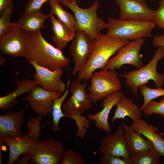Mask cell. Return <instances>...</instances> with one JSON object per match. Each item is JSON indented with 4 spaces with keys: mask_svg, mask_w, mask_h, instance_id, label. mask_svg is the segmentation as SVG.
Masks as SVG:
<instances>
[{
    "mask_svg": "<svg viewBox=\"0 0 164 164\" xmlns=\"http://www.w3.org/2000/svg\"><path fill=\"white\" fill-rule=\"evenodd\" d=\"M130 127L133 131L149 139L161 155L164 157L163 135L160 132V134L156 132L158 130L156 127L149 124L141 118L133 120Z\"/></svg>",
    "mask_w": 164,
    "mask_h": 164,
    "instance_id": "obj_18",
    "label": "cell"
},
{
    "mask_svg": "<svg viewBox=\"0 0 164 164\" xmlns=\"http://www.w3.org/2000/svg\"><path fill=\"white\" fill-rule=\"evenodd\" d=\"M65 151L61 142L51 139L35 142L30 146L26 153L29 164H61Z\"/></svg>",
    "mask_w": 164,
    "mask_h": 164,
    "instance_id": "obj_8",
    "label": "cell"
},
{
    "mask_svg": "<svg viewBox=\"0 0 164 164\" xmlns=\"http://www.w3.org/2000/svg\"><path fill=\"white\" fill-rule=\"evenodd\" d=\"M50 0H28L24 7V12L28 13L40 10L43 5Z\"/></svg>",
    "mask_w": 164,
    "mask_h": 164,
    "instance_id": "obj_35",
    "label": "cell"
},
{
    "mask_svg": "<svg viewBox=\"0 0 164 164\" xmlns=\"http://www.w3.org/2000/svg\"><path fill=\"white\" fill-rule=\"evenodd\" d=\"M6 61V59L4 58L3 56H0V66H1L5 63Z\"/></svg>",
    "mask_w": 164,
    "mask_h": 164,
    "instance_id": "obj_39",
    "label": "cell"
},
{
    "mask_svg": "<svg viewBox=\"0 0 164 164\" xmlns=\"http://www.w3.org/2000/svg\"><path fill=\"white\" fill-rule=\"evenodd\" d=\"M120 9L119 19L152 21L156 10L136 0H114Z\"/></svg>",
    "mask_w": 164,
    "mask_h": 164,
    "instance_id": "obj_15",
    "label": "cell"
},
{
    "mask_svg": "<svg viewBox=\"0 0 164 164\" xmlns=\"http://www.w3.org/2000/svg\"><path fill=\"white\" fill-rule=\"evenodd\" d=\"M50 18L49 15L44 14L40 10L24 12L17 23L27 31L32 33L43 28L45 21Z\"/></svg>",
    "mask_w": 164,
    "mask_h": 164,
    "instance_id": "obj_24",
    "label": "cell"
},
{
    "mask_svg": "<svg viewBox=\"0 0 164 164\" xmlns=\"http://www.w3.org/2000/svg\"><path fill=\"white\" fill-rule=\"evenodd\" d=\"M9 149L8 164H12L21 155L26 153L32 144L38 140L30 137L28 134L19 137L7 136L1 138Z\"/></svg>",
    "mask_w": 164,
    "mask_h": 164,
    "instance_id": "obj_20",
    "label": "cell"
},
{
    "mask_svg": "<svg viewBox=\"0 0 164 164\" xmlns=\"http://www.w3.org/2000/svg\"><path fill=\"white\" fill-rule=\"evenodd\" d=\"M42 119L41 116L32 118L27 122L28 135L30 137L39 140V137L41 135L40 124Z\"/></svg>",
    "mask_w": 164,
    "mask_h": 164,
    "instance_id": "obj_31",
    "label": "cell"
},
{
    "mask_svg": "<svg viewBox=\"0 0 164 164\" xmlns=\"http://www.w3.org/2000/svg\"><path fill=\"white\" fill-rule=\"evenodd\" d=\"M142 111L140 108L134 103L132 98H128L124 94L116 105L111 122L114 123L118 119H124L127 116L130 117L132 121L140 119L142 116Z\"/></svg>",
    "mask_w": 164,
    "mask_h": 164,
    "instance_id": "obj_21",
    "label": "cell"
},
{
    "mask_svg": "<svg viewBox=\"0 0 164 164\" xmlns=\"http://www.w3.org/2000/svg\"><path fill=\"white\" fill-rule=\"evenodd\" d=\"M144 114L147 115L152 114H160L164 117V97L159 102L152 100L146 105L142 111Z\"/></svg>",
    "mask_w": 164,
    "mask_h": 164,
    "instance_id": "obj_29",
    "label": "cell"
},
{
    "mask_svg": "<svg viewBox=\"0 0 164 164\" xmlns=\"http://www.w3.org/2000/svg\"><path fill=\"white\" fill-rule=\"evenodd\" d=\"M90 79L91 84L88 89L94 103L122 87L118 73L114 70H101L93 73Z\"/></svg>",
    "mask_w": 164,
    "mask_h": 164,
    "instance_id": "obj_9",
    "label": "cell"
},
{
    "mask_svg": "<svg viewBox=\"0 0 164 164\" xmlns=\"http://www.w3.org/2000/svg\"><path fill=\"white\" fill-rule=\"evenodd\" d=\"M139 90L144 97L143 103L140 108L142 111L150 101L158 97L164 96V89L162 88H152L145 84L141 86L140 87Z\"/></svg>",
    "mask_w": 164,
    "mask_h": 164,
    "instance_id": "obj_28",
    "label": "cell"
},
{
    "mask_svg": "<svg viewBox=\"0 0 164 164\" xmlns=\"http://www.w3.org/2000/svg\"><path fill=\"white\" fill-rule=\"evenodd\" d=\"M34 67L35 73L33 75L34 81L47 91L62 93L66 90L65 83L61 79L63 68L51 70L41 66L35 62H29Z\"/></svg>",
    "mask_w": 164,
    "mask_h": 164,
    "instance_id": "obj_11",
    "label": "cell"
},
{
    "mask_svg": "<svg viewBox=\"0 0 164 164\" xmlns=\"http://www.w3.org/2000/svg\"><path fill=\"white\" fill-rule=\"evenodd\" d=\"M162 134H163V135H164V133H162Z\"/></svg>",
    "mask_w": 164,
    "mask_h": 164,
    "instance_id": "obj_42",
    "label": "cell"
},
{
    "mask_svg": "<svg viewBox=\"0 0 164 164\" xmlns=\"http://www.w3.org/2000/svg\"><path fill=\"white\" fill-rule=\"evenodd\" d=\"M49 3L51 7L49 13L56 15L58 20L71 31L75 32L76 24L74 16L64 10L58 0H50Z\"/></svg>",
    "mask_w": 164,
    "mask_h": 164,
    "instance_id": "obj_25",
    "label": "cell"
},
{
    "mask_svg": "<svg viewBox=\"0 0 164 164\" xmlns=\"http://www.w3.org/2000/svg\"><path fill=\"white\" fill-rule=\"evenodd\" d=\"M99 150L101 155L109 154L125 158L130 157L121 124L114 133L108 135L102 139Z\"/></svg>",
    "mask_w": 164,
    "mask_h": 164,
    "instance_id": "obj_14",
    "label": "cell"
},
{
    "mask_svg": "<svg viewBox=\"0 0 164 164\" xmlns=\"http://www.w3.org/2000/svg\"></svg>",
    "mask_w": 164,
    "mask_h": 164,
    "instance_id": "obj_43",
    "label": "cell"
},
{
    "mask_svg": "<svg viewBox=\"0 0 164 164\" xmlns=\"http://www.w3.org/2000/svg\"><path fill=\"white\" fill-rule=\"evenodd\" d=\"M13 12L12 8L7 9L2 13L0 17V36L8 28L10 23V18Z\"/></svg>",
    "mask_w": 164,
    "mask_h": 164,
    "instance_id": "obj_34",
    "label": "cell"
},
{
    "mask_svg": "<svg viewBox=\"0 0 164 164\" xmlns=\"http://www.w3.org/2000/svg\"><path fill=\"white\" fill-rule=\"evenodd\" d=\"M164 57V47H158L153 56L145 65L137 70L119 74L120 76L125 79V85L132 91L136 97L138 96L140 87L149 80L154 81L156 88L163 87L164 74L158 73L156 67L158 61Z\"/></svg>",
    "mask_w": 164,
    "mask_h": 164,
    "instance_id": "obj_4",
    "label": "cell"
},
{
    "mask_svg": "<svg viewBox=\"0 0 164 164\" xmlns=\"http://www.w3.org/2000/svg\"><path fill=\"white\" fill-rule=\"evenodd\" d=\"M106 34L109 37L120 39L135 41L143 38H151L156 25L153 21L115 19L108 17Z\"/></svg>",
    "mask_w": 164,
    "mask_h": 164,
    "instance_id": "obj_5",
    "label": "cell"
},
{
    "mask_svg": "<svg viewBox=\"0 0 164 164\" xmlns=\"http://www.w3.org/2000/svg\"><path fill=\"white\" fill-rule=\"evenodd\" d=\"M72 3H77V0H66Z\"/></svg>",
    "mask_w": 164,
    "mask_h": 164,
    "instance_id": "obj_41",
    "label": "cell"
},
{
    "mask_svg": "<svg viewBox=\"0 0 164 164\" xmlns=\"http://www.w3.org/2000/svg\"><path fill=\"white\" fill-rule=\"evenodd\" d=\"M36 85L33 80H17L16 88L8 94L0 97V109L6 110L12 108L16 104L18 96L25 93L30 92Z\"/></svg>",
    "mask_w": 164,
    "mask_h": 164,
    "instance_id": "obj_22",
    "label": "cell"
},
{
    "mask_svg": "<svg viewBox=\"0 0 164 164\" xmlns=\"http://www.w3.org/2000/svg\"><path fill=\"white\" fill-rule=\"evenodd\" d=\"M144 42L143 38L129 41L118 49L116 55L108 60L101 70L119 69L125 64L132 65L137 69L142 67L143 62L140 50Z\"/></svg>",
    "mask_w": 164,
    "mask_h": 164,
    "instance_id": "obj_10",
    "label": "cell"
},
{
    "mask_svg": "<svg viewBox=\"0 0 164 164\" xmlns=\"http://www.w3.org/2000/svg\"><path fill=\"white\" fill-rule=\"evenodd\" d=\"M84 158L75 151L69 149L63 154L61 164H86Z\"/></svg>",
    "mask_w": 164,
    "mask_h": 164,
    "instance_id": "obj_30",
    "label": "cell"
},
{
    "mask_svg": "<svg viewBox=\"0 0 164 164\" xmlns=\"http://www.w3.org/2000/svg\"><path fill=\"white\" fill-rule=\"evenodd\" d=\"M93 41L84 31L78 30L71 44L70 50L74 65L73 75L78 73L86 63L91 53Z\"/></svg>",
    "mask_w": 164,
    "mask_h": 164,
    "instance_id": "obj_12",
    "label": "cell"
},
{
    "mask_svg": "<svg viewBox=\"0 0 164 164\" xmlns=\"http://www.w3.org/2000/svg\"><path fill=\"white\" fill-rule=\"evenodd\" d=\"M13 6L12 0H0V13L5 9L12 8Z\"/></svg>",
    "mask_w": 164,
    "mask_h": 164,
    "instance_id": "obj_37",
    "label": "cell"
},
{
    "mask_svg": "<svg viewBox=\"0 0 164 164\" xmlns=\"http://www.w3.org/2000/svg\"><path fill=\"white\" fill-rule=\"evenodd\" d=\"M70 84V81L69 80L66 90L63 94L62 96L56 98L53 100V109L51 113L53 120L51 122L53 123L51 129L53 131H57L61 129V127L59 125L60 121L62 118L67 117L66 115L63 113L61 107L63 103L68 95Z\"/></svg>",
    "mask_w": 164,
    "mask_h": 164,
    "instance_id": "obj_26",
    "label": "cell"
},
{
    "mask_svg": "<svg viewBox=\"0 0 164 164\" xmlns=\"http://www.w3.org/2000/svg\"><path fill=\"white\" fill-rule=\"evenodd\" d=\"M61 93L50 91L36 85L30 94L25 97L34 111L41 116H45L51 114L53 100L61 96Z\"/></svg>",
    "mask_w": 164,
    "mask_h": 164,
    "instance_id": "obj_13",
    "label": "cell"
},
{
    "mask_svg": "<svg viewBox=\"0 0 164 164\" xmlns=\"http://www.w3.org/2000/svg\"><path fill=\"white\" fill-rule=\"evenodd\" d=\"M24 110L9 111L0 116V137H19L22 134L20 128L24 124Z\"/></svg>",
    "mask_w": 164,
    "mask_h": 164,
    "instance_id": "obj_17",
    "label": "cell"
},
{
    "mask_svg": "<svg viewBox=\"0 0 164 164\" xmlns=\"http://www.w3.org/2000/svg\"><path fill=\"white\" fill-rule=\"evenodd\" d=\"M31 33L17 23L11 22L0 36V50L2 53L14 58H25Z\"/></svg>",
    "mask_w": 164,
    "mask_h": 164,
    "instance_id": "obj_7",
    "label": "cell"
},
{
    "mask_svg": "<svg viewBox=\"0 0 164 164\" xmlns=\"http://www.w3.org/2000/svg\"><path fill=\"white\" fill-rule=\"evenodd\" d=\"M130 41L110 37L100 32L93 41V46L88 59L81 69L77 73V80H87L94 71L101 70L111 57L120 48Z\"/></svg>",
    "mask_w": 164,
    "mask_h": 164,
    "instance_id": "obj_2",
    "label": "cell"
},
{
    "mask_svg": "<svg viewBox=\"0 0 164 164\" xmlns=\"http://www.w3.org/2000/svg\"><path fill=\"white\" fill-rule=\"evenodd\" d=\"M137 0L145 5H147L146 0Z\"/></svg>",
    "mask_w": 164,
    "mask_h": 164,
    "instance_id": "obj_40",
    "label": "cell"
},
{
    "mask_svg": "<svg viewBox=\"0 0 164 164\" xmlns=\"http://www.w3.org/2000/svg\"><path fill=\"white\" fill-rule=\"evenodd\" d=\"M25 58L29 62H35L51 70L67 67L70 62L61 50L55 47L44 39L40 30L31 33Z\"/></svg>",
    "mask_w": 164,
    "mask_h": 164,
    "instance_id": "obj_1",
    "label": "cell"
},
{
    "mask_svg": "<svg viewBox=\"0 0 164 164\" xmlns=\"http://www.w3.org/2000/svg\"><path fill=\"white\" fill-rule=\"evenodd\" d=\"M49 15L54 34L52 38V40L56 47L62 50L66 46L68 42L73 39L76 33L56 19L53 15L50 13Z\"/></svg>",
    "mask_w": 164,
    "mask_h": 164,
    "instance_id": "obj_23",
    "label": "cell"
},
{
    "mask_svg": "<svg viewBox=\"0 0 164 164\" xmlns=\"http://www.w3.org/2000/svg\"><path fill=\"white\" fill-rule=\"evenodd\" d=\"M100 164H132V158H125L109 154L101 155Z\"/></svg>",
    "mask_w": 164,
    "mask_h": 164,
    "instance_id": "obj_32",
    "label": "cell"
},
{
    "mask_svg": "<svg viewBox=\"0 0 164 164\" xmlns=\"http://www.w3.org/2000/svg\"><path fill=\"white\" fill-rule=\"evenodd\" d=\"M121 124L130 157L132 158L140 153L155 149L153 144L149 139L132 130L130 125L124 122Z\"/></svg>",
    "mask_w": 164,
    "mask_h": 164,
    "instance_id": "obj_19",
    "label": "cell"
},
{
    "mask_svg": "<svg viewBox=\"0 0 164 164\" xmlns=\"http://www.w3.org/2000/svg\"><path fill=\"white\" fill-rule=\"evenodd\" d=\"M58 0L60 3L71 9L74 13L77 31H84L93 41L97 38L100 31L108 28V23L97 15V11L100 7L98 0H96L89 7L86 9L80 7L77 3L66 0Z\"/></svg>",
    "mask_w": 164,
    "mask_h": 164,
    "instance_id": "obj_6",
    "label": "cell"
},
{
    "mask_svg": "<svg viewBox=\"0 0 164 164\" xmlns=\"http://www.w3.org/2000/svg\"><path fill=\"white\" fill-rule=\"evenodd\" d=\"M152 44L154 47L162 46L164 47V34L154 36L153 39Z\"/></svg>",
    "mask_w": 164,
    "mask_h": 164,
    "instance_id": "obj_36",
    "label": "cell"
},
{
    "mask_svg": "<svg viewBox=\"0 0 164 164\" xmlns=\"http://www.w3.org/2000/svg\"><path fill=\"white\" fill-rule=\"evenodd\" d=\"M87 80L81 84L79 81H73L70 86V91L72 94L70 98L62 106L63 113L73 119L78 127L76 137L83 139L85 136L87 129L91 125L90 121L82 115V114L90 108L93 103L89 93L86 91Z\"/></svg>",
    "mask_w": 164,
    "mask_h": 164,
    "instance_id": "obj_3",
    "label": "cell"
},
{
    "mask_svg": "<svg viewBox=\"0 0 164 164\" xmlns=\"http://www.w3.org/2000/svg\"><path fill=\"white\" fill-rule=\"evenodd\" d=\"M24 154V156L22 159L18 160H16L14 163L16 164H29L28 154L26 153Z\"/></svg>",
    "mask_w": 164,
    "mask_h": 164,
    "instance_id": "obj_38",
    "label": "cell"
},
{
    "mask_svg": "<svg viewBox=\"0 0 164 164\" xmlns=\"http://www.w3.org/2000/svg\"><path fill=\"white\" fill-rule=\"evenodd\" d=\"M161 156L155 149L149 150L132 157V164H159Z\"/></svg>",
    "mask_w": 164,
    "mask_h": 164,
    "instance_id": "obj_27",
    "label": "cell"
},
{
    "mask_svg": "<svg viewBox=\"0 0 164 164\" xmlns=\"http://www.w3.org/2000/svg\"><path fill=\"white\" fill-rule=\"evenodd\" d=\"M156 26L164 30V0H160L153 20Z\"/></svg>",
    "mask_w": 164,
    "mask_h": 164,
    "instance_id": "obj_33",
    "label": "cell"
},
{
    "mask_svg": "<svg viewBox=\"0 0 164 164\" xmlns=\"http://www.w3.org/2000/svg\"><path fill=\"white\" fill-rule=\"evenodd\" d=\"M124 94L122 91L119 90L109 94L102 99L101 105L103 108L101 111L88 115V119L94 121L97 129L103 130L107 133L111 132L112 129L108 122L109 114L112 108L116 105Z\"/></svg>",
    "mask_w": 164,
    "mask_h": 164,
    "instance_id": "obj_16",
    "label": "cell"
}]
</instances>
